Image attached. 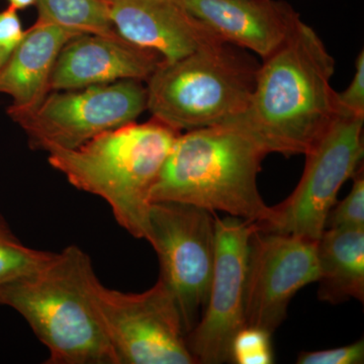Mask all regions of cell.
<instances>
[{
    "label": "cell",
    "mask_w": 364,
    "mask_h": 364,
    "mask_svg": "<svg viewBox=\"0 0 364 364\" xmlns=\"http://www.w3.org/2000/svg\"><path fill=\"white\" fill-rule=\"evenodd\" d=\"M335 60L303 21L257 67L247 109L233 123L267 154L305 155L341 114Z\"/></svg>",
    "instance_id": "1"
},
{
    "label": "cell",
    "mask_w": 364,
    "mask_h": 364,
    "mask_svg": "<svg viewBox=\"0 0 364 364\" xmlns=\"http://www.w3.org/2000/svg\"><path fill=\"white\" fill-rule=\"evenodd\" d=\"M267 155L253 139L234 127L181 133L153 186L151 203H186L267 224L274 213L257 186Z\"/></svg>",
    "instance_id": "2"
},
{
    "label": "cell",
    "mask_w": 364,
    "mask_h": 364,
    "mask_svg": "<svg viewBox=\"0 0 364 364\" xmlns=\"http://www.w3.org/2000/svg\"><path fill=\"white\" fill-rule=\"evenodd\" d=\"M181 134L152 117L105 132L76 149L46 152L50 165L74 188L102 198L119 226L146 239L151 191Z\"/></svg>",
    "instance_id": "3"
},
{
    "label": "cell",
    "mask_w": 364,
    "mask_h": 364,
    "mask_svg": "<svg viewBox=\"0 0 364 364\" xmlns=\"http://www.w3.org/2000/svg\"><path fill=\"white\" fill-rule=\"evenodd\" d=\"M88 254L68 246L39 272L0 289V306L20 314L47 347L49 364H117L98 322L86 279Z\"/></svg>",
    "instance_id": "4"
},
{
    "label": "cell",
    "mask_w": 364,
    "mask_h": 364,
    "mask_svg": "<svg viewBox=\"0 0 364 364\" xmlns=\"http://www.w3.org/2000/svg\"><path fill=\"white\" fill-rule=\"evenodd\" d=\"M226 43L163 61L147 80V109L176 130L228 126L247 109L257 65Z\"/></svg>",
    "instance_id": "5"
},
{
    "label": "cell",
    "mask_w": 364,
    "mask_h": 364,
    "mask_svg": "<svg viewBox=\"0 0 364 364\" xmlns=\"http://www.w3.org/2000/svg\"><path fill=\"white\" fill-rule=\"evenodd\" d=\"M88 296L117 364H195L173 296L158 279L141 294L104 286L93 267Z\"/></svg>",
    "instance_id": "6"
},
{
    "label": "cell",
    "mask_w": 364,
    "mask_h": 364,
    "mask_svg": "<svg viewBox=\"0 0 364 364\" xmlns=\"http://www.w3.org/2000/svg\"><path fill=\"white\" fill-rule=\"evenodd\" d=\"M157 253L186 335L207 306L215 252V213L186 203H151L146 239Z\"/></svg>",
    "instance_id": "7"
},
{
    "label": "cell",
    "mask_w": 364,
    "mask_h": 364,
    "mask_svg": "<svg viewBox=\"0 0 364 364\" xmlns=\"http://www.w3.org/2000/svg\"><path fill=\"white\" fill-rule=\"evenodd\" d=\"M147 109V88L127 79L80 90L51 91L26 112H7L26 132L31 147L76 149L93 138L134 123Z\"/></svg>",
    "instance_id": "8"
},
{
    "label": "cell",
    "mask_w": 364,
    "mask_h": 364,
    "mask_svg": "<svg viewBox=\"0 0 364 364\" xmlns=\"http://www.w3.org/2000/svg\"><path fill=\"white\" fill-rule=\"evenodd\" d=\"M364 117L341 112L306 153L303 176L291 195L272 207L273 219L260 231L318 241L342 186L360 168Z\"/></svg>",
    "instance_id": "9"
},
{
    "label": "cell",
    "mask_w": 364,
    "mask_h": 364,
    "mask_svg": "<svg viewBox=\"0 0 364 364\" xmlns=\"http://www.w3.org/2000/svg\"><path fill=\"white\" fill-rule=\"evenodd\" d=\"M214 272L202 317L186 335L196 363H231L235 335L246 326L245 286L249 241L256 222L215 215Z\"/></svg>",
    "instance_id": "10"
},
{
    "label": "cell",
    "mask_w": 364,
    "mask_h": 364,
    "mask_svg": "<svg viewBox=\"0 0 364 364\" xmlns=\"http://www.w3.org/2000/svg\"><path fill=\"white\" fill-rule=\"evenodd\" d=\"M317 242L293 235L254 232L249 241L246 325L272 333L299 291L317 282Z\"/></svg>",
    "instance_id": "11"
},
{
    "label": "cell",
    "mask_w": 364,
    "mask_h": 364,
    "mask_svg": "<svg viewBox=\"0 0 364 364\" xmlns=\"http://www.w3.org/2000/svg\"><path fill=\"white\" fill-rule=\"evenodd\" d=\"M162 61L157 52L133 44L119 33H85L62 48L50 90H80L127 79L147 81Z\"/></svg>",
    "instance_id": "12"
},
{
    "label": "cell",
    "mask_w": 364,
    "mask_h": 364,
    "mask_svg": "<svg viewBox=\"0 0 364 364\" xmlns=\"http://www.w3.org/2000/svg\"><path fill=\"white\" fill-rule=\"evenodd\" d=\"M117 33L133 44L176 61L191 53L224 43L195 18L181 0H109Z\"/></svg>",
    "instance_id": "13"
},
{
    "label": "cell",
    "mask_w": 364,
    "mask_h": 364,
    "mask_svg": "<svg viewBox=\"0 0 364 364\" xmlns=\"http://www.w3.org/2000/svg\"><path fill=\"white\" fill-rule=\"evenodd\" d=\"M189 13L222 42L264 59L301 23L282 0H181Z\"/></svg>",
    "instance_id": "14"
},
{
    "label": "cell",
    "mask_w": 364,
    "mask_h": 364,
    "mask_svg": "<svg viewBox=\"0 0 364 364\" xmlns=\"http://www.w3.org/2000/svg\"><path fill=\"white\" fill-rule=\"evenodd\" d=\"M78 33L36 21L6 63L0 68V93L13 97L7 112L37 109L51 92L50 80L62 48Z\"/></svg>",
    "instance_id": "15"
},
{
    "label": "cell",
    "mask_w": 364,
    "mask_h": 364,
    "mask_svg": "<svg viewBox=\"0 0 364 364\" xmlns=\"http://www.w3.org/2000/svg\"><path fill=\"white\" fill-rule=\"evenodd\" d=\"M318 298L338 305L364 301V229H325L317 242Z\"/></svg>",
    "instance_id": "16"
},
{
    "label": "cell",
    "mask_w": 364,
    "mask_h": 364,
    "mask_svg": "<svg viewBox=\"0 0 364 364\" xmlns=\"http://www.w3.org/2000/svg\"><path fill=\"white\" fill-rule=\"evenodd\" d=\"M38 21L85 35H117L107 0H36Z\"/></svg>",
    "instance_id": "17"
},
{
    "label": "cell",
    "mask_w": 364,
    "mask_h": 364,
    "mask_svg": "<svg viewBox=\"0 0 364 364\" xmlns=\"http://www.w3.org/2000/svg\"><path fill=\"white\" fill-rule=\"evenodd\" d=\"M56 253L25 245L0 215V289L14 280L39 272Z\"/></svg>",
    "instance_id": "18"
},
{
    "label": "cell",
    "mask_w": 364,
    "mask_h": 364,
    "mask_svg": "<svg viewBox=\"0 0 364 364\" xmlns=\"http://www.w3.org/2000/svg\"><path fill=\"white\" fill-rule=\"evenodd\" d=\"M272 333L246 325L235 335L231 344V363L236 364H272Z\"/></svg>",
    "instance_id": "19"
},
{
    "label": "cell",
    "mask_w": 364,
    "mask_h": 364,
    "mask_svg": "<svg viewBox=\"0 0 364 364\" xmlns=\"http://www.w3.org/2000/svg\"><path fill=\"white\" fill-rule=\"evenodd\" d=\"M353 186L348 196L335 203L326 221V229L332 228H363L364 229L363 167L354 174Z\"/></svg>",
    "instance_id": "20"
},
{
    "label": "cell",
    "mask_w": 364,
    "mask_h": 364,
    "mask_svg": "<svg viewBox=\"0 0 364 364\" xmlns=\"http://www.w3.org/2000/svg\"><path fill=\"white\" fill-rule=\"evenodd\" d=\"M364 360V342L359 340L347 346L326 350L301 352L299 364H360Z\"/></svg>",
    "instance_id": "21"
},
{
    "label": "cell",
    "mask_w": 364,
    "mask_h": 364,
    "mask_svg": "<svg viewBox=\"0 0 364 364\" xmlns=\"http://www.w3.org/2000/svg\"><path fill=\"white\" fill-rule=\"evenodd\" d=\"M25 33L18 11L7 6L6 9L0 11V68L21 44Z\"/></svg>",
    "instance_id": "22"
},
{
    "label": "cell",
    "mask_w": 364,
    "mask_h": 364,
    "mask_svg": "<svg viewBox=\"0 0 364 364\" xmlns=\"http://www.w3.org/2000/svg\"><path fill=\"white\" fill-rule=\"evenodd\" d=\"M340 111L352 116L364 117V52L361 50L355 62V73L350 85L337 92Z\"/></svg>",
    "instance_id": "23"
},
{
    "label": "cell",
    "mask_w": 364,
    "mask_h": 364,
    "mask_svg": "<svg viewBox=\"0 0 364 364\" xmlns=\"http://www.w3.org/2000/svg\"><path fill=\"white\" fill-rule=\"evenodd\" d=\"M6 1L9 2V6L18 11L35 6L36 4V0H6Z\"/></svg>",
    "instance_id": "24"
},
{
    "label": "cell",
    "mask_w": 364,
    "mask_h": 364,
    "mask_svg": "<svg viewBox=\"0 0 364 364\" xmlns=\"http://www.w3.org/2000/svg\"><path fill=\"white\" fill-rule=\"evenodd\" d=\"M107 1H109V0H107Z\"/></svg>",
    "instance_id": "25"
}]
</instances>
